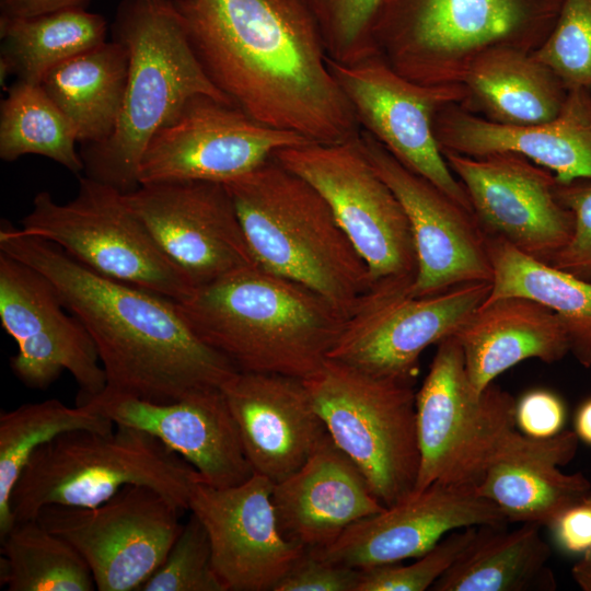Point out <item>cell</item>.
Masks as SVG:
<instances>
[{"mask_svg":"<svg viewBox=\"0 0 591 591\" xmlns=\"http://www.w3.org/2000/svg\"><path fill=\"white\" fill-rule=\"evenodd\" d=\"M573 581L583 591H591V549L580 556L571 568Z\"/></svg>","mask_w":591,"mask_h":591,"instance_id":"bcb514c9","label":"cell"},{"mask_svg":"<svg viewBox=\"0 0 591 591\" xmlns=\"http://www.w3.org/2000/svg\"><path fill=\"white\" fill-rule=\"evenodd\" d=\"M90 0H0V16L26 19L68 9H86Z\"/></svg>","mask_w":591,"mask_h":591,"instance_id":"ee69618b","label":"cell"},{"mask_svg":"<svg viewBox=\"0 0 591 591\" xmlns=\"http://www.w3.org/2000/svg\"><path fill=\"white\" fill-rule=\"evenodd\" d=\"M105 19L85 9H68L26 19L0 16L1 83L10 74L40 84L63 60L106 40Z\"/></svg>","mask_w":591,"mask_h":591,"instance_id":"1f68e13d","label":"cell"},{"mask_svg":"<svg viewBox=\"0 0 591 591\" xmlns=\"http://www.w3.org/2000/svg\"><path fill=\"white\" fill-rule=\"evenodd\" d=\"M413 280L373 285L328 358L376 375L415 381L422 351L454 336L491 289V281H476L417 297L410 292Z\"/></svg>","mask_w":591,"mask_h":591,"instance_id":"7c38bea8","label":"cell"},{"mask_svg":"<svg viewBox=\"0 0 591 591\" xmlns=\"http://www.w3.org/2000/svg\"><path fill=\"white\" fill-rule=\"evenodd\" d=\"M221 391L254 473L274 484L299 470L328 434L301 379L239 371Z\"/></svg>","mask_w":591,"mask_h":591,"instance_id":"603a6c76","label":"cell"},{"mask_svg":"<svg viewBox=\"0 0 591 591\" xmlns=\"http://www.w3.org/2000/svg\"><path fill=\"white\" fill-rule=\"evenodd\" d=\"M223 184L257 265L351 315L373 283L324 197L274 157Z\"/></svg>","mask_w":591,"mask_h":591,"instance_id":"277c9868","label":"cell"},{"mask_svg":"<svg viewBox=\"0 0 591 591\" xmlns=\"http://www.w3.org/2000/svg\"><path fill=\"white\" fill-rule=\"evenodd\" d=\"M89 404L115 425L157 438L181 455L200 479L217 488L246 482L254 471L221 389L158 403L104 389Z\"/></svg>","mask_w":591,"mask_h":591,"instance_id":"7402d4cb","label":"cell"},{"mask_svg":"<svg viewBox=\"0 0 591 591\" xmlns=\"http://www.w3.org/2000/svg\"><path fill=\"white\" fill-rule=\"evenodd\" d=\"M560 201L572 212L573 233L549 265L591 282V181L557 186Z\"/></svg>","mask_w":591,"mask_h":591,"instance_id":"ab89813d","label":"cell"},{"mask_svg":"<svg viewBox=\"0 0 591 591\" xmlns=\"http://www.w3.org/2000/svg\"><path fill=\"white\" fill-rule=\"evenodd\" d=\"M564 553L583 555L591 549V493L566 508L549 525Z\"/></svg>","mask_w":591,"mask_h":591,"instance_id":"7bdbcfd3","label":"cell"},{"mask_svg":"<svg viewBox=\"0 0 591 591\" xmlns=\"http://www.w3.org/2000/svg\"><path fill=\"white\" fill-rule=\"evenodd\" d=\"M197 471L157 438L116 425L111 432L73 430L39 447L10 497L14 521L35 520L46 506L91 508L124 486H148L189 510Z\"/></svg>","mask_w":591,"mask_h":591,"instance_id":"52a82bcc","label":"cell"},{"mask_svg":"<svg viewBox=\"0 0 591 591\" xmlns=\"http://www.w3.org/2000/svg\"><path fill=\"white\" fill-rule=\"evenodd\" d=\"M442 154L487 235L547 264L569 242L575 218L558 198L551 171L514 153Z\"/></svg>","mask_w":591,"mask_h":591,"instance_id":"ac0fdd59","label":"cell"},{"mask_svg":"<svg viewBox=\"0 0 591 591\" xmlns=\"http://www.w3.org/2000/svg\"><path fill=\"white\" fill-rule=\"evenodd\" d=\"M360 146L407 216L417 258L410 292L433 296L452 287L491 281L487 234L473 212L402 164L361 129Z\"/></svg>","mask_w":591,"mask_h":591,"instance_id":"d6986e66","label":"cell"},{"mask_svg":"<svg viewBox=\"0 0 591 591\" xmlns=\"http://www.w3.org/2000/svg\"><path fill=\"white\" fill-rule=\"evenodd\" d=\"M478 526L450 532L409 565L387 564L360 569L357 591H424L452 566L474 540Z\"/></svg>","mask_w":591,"mask_h":591,"instance_id":"f35d334b","label":"cell"},{"mask_svg":"<svg viewBox=\"0 0 591 591\" xmlns=\"http://www.w3.org/2000/svg\"><path fill=\"white\" fill-rule=\"evenodd\" d=\"M579 438L573 430L533 439L520 431L489 466L476 491L507 521L547 526L569 506L591 493L581 472L559 470L573 460Z\"/></svg>","mask_w":591,"mask_h":591,"instance_id":"484cf974","label":"cell"},{"mask_svg":"<svg viewBox=\"0 0 591 591\" xmlns=\"http://www.w3.org/2000/svg\"><path fill=\"white\" fill-rule=\"evenodd\" d=\"M573 431L583 443L591 445V397L577 409L573 419Z\"/></svg>","mask_w":591,"mask_h":591,"instance_id":"f6af8a7d","label":"cell"},{"mask_svg":"<svg viewBox=\"0 0 591 591\" xmlns=\"http://www.w3.org/2000/svg\"><path fill=\"white\" fill-rule=\"evenodd\" d=\"M22 233L50 242L103 276L148 289L175 302L194 289L132 210L126 193L89 176L76 197L57 202L40 192L21 221Z\"/></svg>","mask_w":591,"mask_h":591,"instance_id":"30bf717a","label":"cell"},{"mask_svg":"<svg viewBox=\"0 0 591 591\" xmlns=\"http://www.w3.org/2000/svg\"><path fill=\"white\" fill-rule=\"evenodd\" d=\"M139 591H225L213 570L207 530L193 512L163 563Z\"/></svg>","mask_w":591,"mask_h":591,"instance_id":"74e56055","label":"cell"},{"mask_svg":"<svg viewBox=\"0 0 591 591\" xmlns=\"http://www.w3.org/2000/svg\"><path fill=\"white\" fill-rule=\"evenodd\" d=\"M328 66L361 129L406 167L473 212L433 130L434 117L441 108L464 104L467 99L464 84H418L395 71L378 51L351 63L328 58Z\"/></svg>","mask_w":591,"mask_h":591,"instance_id":"5bb4252c","label":"cell"},{"mask_svg":"<svg viewBox=\"0 0 591 591\" xmlns=\"http://www.w3.org/2000/svg\"><path fill=\"white\" fill-rule=\"evenodd\" d=\"M563 0H386L373 30L378 53L424 85L462 83L472 63L498 48L535 51Z\"/></svg>","mask_w":591,"mask_h":591,"instance_id":"8992f818","label":"cell"},{"mask_svg":"<svg viewBox=\"0 0 591 591\" xmlns=\"http://www.w3.org/2000/svg\"><path fill=\"white\" fill-rule=\"evenodd\" d=\"M128 70L126 47L105 40L51 68L40 85L71 121L78 142L99 144L118 123Z\"/></svg>","mask_w":591,"mask_h":591,"instance_id":"f1b7e54d","label":"cell"},{"mask_svg":"<svg viewBox=\"0 0 591 591\" xmlns=\"http://www.w3.org/2000/svg\"><path fill=\"white\" fill-rule=\"evenodd\" d=\"M273 487L254 473L232 487L199 478L192 488L189 511L207 530L213 570L225 591H274L306 549L280 531Z\"/></svg>","mask_w":591,"mask_h":591,"instance_id":"ffe728a7","label":"cell"},{"mask_svg":"<svg viewBox=\"0 0 591 591\" xmlns=\"http://www.w3.org/2000/svg\"><path fill=\"white\" fill-rule=\"evenodd\" d=\"M0 540V582L8 591L96 589L80 553L36 519L16 521Z\"/></svg>","mask_w":591,"mask_h":591,"instance_id":"836d02e7","label":"cell"},{"mask_svg":"<svg viewBox=\"0 0 591 591\" xmlns=\"http://www.w3.org/2000/svg\"><path fill=\"white\" fill-rule=\"evenodd\" d=\"M182 510L155 489L124 486L91 508L46 506L36 520L69 542L99 591H139L183 529Z\"/></svg>","mask_w":591,"mask_h":591,"instance_id":"4fadbf2b","label":"cell"},{"mask_svg":"<svg viewBox=\"0 0 591 591\" xmlns=\"http://www.w3.org/2000/svg\"><path fill=\"white\" fill-rule=\"evenodd\" d=\"M462 83L463 105L486 119L511 126L544 123L563 109L568 90L532 53L498 48L479 56Z\"/></svg>","mask_w":591,"mask_h":591,"instance_id":"83f0119b","label":"cell"},{"mask_svg":"<svg viewBox=\"0 0 591 591\" xmlns=\"http://www.w3.org/2000/svg\"><path fill=\"white\" fill-rule=\"evenodd\" d=\"M0 320L18 346L11 369L26 386L46 389L67 370L79 385L78 403L106 387L95 344L84 325L46 277L2 252Z\"/></svg>","mask_w":591,"mask_h":591,"instance_id":"2e32d148","label":"cell"},{"mask_svg":"<svg viewBox=\"0 0 591 591\" xmlns=\"http://www.w3.org/2000/svg\"><path fill=\"white\" fill-rule=\"evenodd\" d=\"M306 143L311 142L258 123L233 104L197 95L152 137L140 160L138 183H225L279 150Z\"/></svg>","mask_w":591,"mask_h":591,"instance_id":"9a60e30c","label":"cell"},{"mask_svg":"<svg viewBox=\"0 0 591 591\" xmlns=\"http://www.w3.org/2000/svg\"><path fill=\"white\" fill-rule=\"evenodd\" d=\"M274 158L324 197L364 259L373 285L415 278L417 258L407 216L364 154L359 137L338 144L286 148Z\"/></svg>","mask_w":591,"mask_h":591,"instance_id":"8fae6325","label":"cell"},{"mask_svg":"<svg viewBox=\"0 0 591 591\" xmlns=\"http://www.w3.org/2000/svg\"><path fill=\"white\" fill-rule=\"evenodd\" d=\"M540 525L522 523L515 530L478 526L477 533L452 566L431 587L433 591L553 590L546 566L552 552Z\"/></svg>","mask_w":591,"mask_h":591,"instance_id":"f546056e","label":"cell"},{"mask_svg":"<svg viewBox=\"0 0 591 591\" xmlns=\"http://www.w3.org/2000/svg\"><path fill=\"white\" fill-rule=\"evenodd\" d=\"M329 59L356 62L376 53L373 30L386 0H303Z\"/></svg>","mask_w":591,"mask_h":591,"instance_id":"8d00e7d4","label":"cell"},{"mask_svg":"<svg viewBox=\"0 0 591 591\" xmlns=\"http://www.w3.org/2000/svg\"><path fill=\"white\" fill-rule=\"evenodd\" d=\"M76 130L40 84L18 80L0 106V158L43 155L74 174L84 171Z\"/></svg>","mask_w":591,"mask_h":591,"instance_id":"e575fe53","label":"cell"},{"mask_svg":"<svg viewBox=\"0 0 591 591\" xmlns=\"http://www.w3.org/2000/svg\"><path fill=\"white\" fill-rule=\"evenodd\" d=\"M115 424L89 404L70 407L57 398L27 403L0 414V537L15 523L10 497L32 454L73 430L111 432Z\"/></svg>","mask_w":591,"mask_h":591,"instance_id":"d6a6232c","label":"cell"},{"mask_svg":"<svg viewBox=\"0 0 591 591\" xmlns=\"http://www.w3.org/2000/svg\"><path fill=\"white\" fill-rule=\"evenodd\" d=\"M271 499L282 534L306 549L328 546L349 525L385 508L329 434L299 470L274 484Z\"/></svg>","mask_w":591,"mask_h":591,"instance_id":"d4e9b609","label":"cell"},{"mask_svg":"<svg viewBox=\"0 0 591 591\" xmlns=\"http://www.w3.org/2000/svg\"><path fill=\"white\" fill-rule=\"evenodd\" d=\"M126 199L194 288L257 265L223 183L142 184Z\"/></svg>","mask_w":591,"mask_h":591,"instance_id":"e0dca14e","label":"cell"},{"mask_svg":"<svg viewBox=\"0 0 591 591\" xmlns=\"http://www.w3.org/2000/svg\"><path fill=\"white\" fill-rule=\"evenodd\" d=\"M487 247L493 279L485 302L524 297L547 306L567 329L570 354L591 368V282L522 253L502 237L487 235Z\"/></svg>","mask_w":591,"mask_h":591,"instance_id":"4dcf8cb0","label":"cell"},{"mask_svg":"<svg viewBox=\"0 0 591 591\" xmlns=\"http://www.w3.org/2000/svg\"><path fill=\"white\" fill-rule=\"evenodd\" d=\"M441 152L468 157L514 153L551 171L558 183L591 181V92L568 90L553 119L523 126L502 125L459 103L441 108L433 120Z\"/></svg>","mask_w":591,"mask_h":591,"instance_id":"cb8c5ba5","label":"cell"},{"mask_svg":"<svg viewBox=\"0 0 591 591\" xmlns=\"http://www.w3.org/2000/svg\"><path fill=\"white\" fill-rule=\"evenodd\" d=\"M112 30L129 56L124 104L112 136L80 155L85 176L129 193L148 143L190 99L232 103L207 77L173 0H121Z\"/></svg>","mask_w":591,"mask_h":591,"instance_id":"5b68a950","label":"cell"},{"mask_svg":"<svg viewBox=\"0 0 591 591\" xmlns=\"http://www.w3.org/2000/svg\"><path fill=\"white\" fill-rule=\"evenodd\" d=\"M207 77L237 108L311 143L361 127L303 0H173Z\"/></svg>","mask_w":591,"mask_h":591,"instance_id":"6da1fadb","label":"cell"},{"mask_svg":"<svg viewBox=\"0 0 591 591\" xmlns=\"http://www.w3.org/2000/svg\"><path fill=\"white\" fill-rule=\"evenodd\" d=\"M566 406L563 399L547 390H532L515 404V425L519 431L533 439H547L564 430Z\"/></svg>","mask_w":591,"mask_h":591,"instance_id":"b9f144b4","label":"cell"},{"mask_svg":"<svg viewBox=\"0 0 591 591\" xmlns=\"http://www.w3.org/2000/svg\"><path fill=\"white\" fill-rule=\"evenodd\" d=\"M303 381L328 434L381 503L390 507L409 496L420 466L415 381L331 358Z\"/></svg>","mask_w":591,"mask_h":591,"instance_id":"ba28073f","label":"cell"},{"mask_svg":"<svg viewBox=\"0 0 591 591\" xmlns=\"http://www.w3.org/2000/svg\"><path fill=\"white\" fill-rule=\"evenodd\" d=\"M0 252L51 282L91 335L106 390L167 403L221 389L239 372L197 336L174 300L97 274L8 220L0 225Z\"/></svg>","mask_w":591,"mask_h":591,"instance_id":"7a4b0ae2","label":"cell"},{"mask_svg":"<svg viewBox=\"0 0 591 591\" xmlns=\"http://www.w3.org/2000/svg\"><path fill=\"white\" fill-rule=\"evenodd\" d=\"M176 303L197 336L239 371L301 380L328 359L350 316L258 265L197 286Z\"/></svg>","mask_w":591,"mask_h":591,"instance_id":"3957f363","label":"cell"},{"mask_svg":"<svg viewBox=\"0 0 591 591\" xmlns=\"http://www.w3.org/2000/svg\"><path fill=\"white\" fill-rule=\"evenodd\" d=\"M532 54L567 90L591 92V0H563L549 34Z\"/></svg>","mask_w":591,"mask_h":591,"instance_id":"d590c367","label":"cell"},{"mask_svg":"<svg viewBox=\"0 0 591 591\" xmlns=\"http://www.w3.org/2000/svg\"><path fill=\"white\" fill-rule=\"evenodd\" d=\"M508 523L476 488L433 484L356 521L332 544L312 551L333 563L366 569L418 558L459 529Z\"/></svg>","mask_w":591,"mask_h":591,"instance_id":"44dd1931","label":"cell"},{"mask_svg":"<svg viewBox=\"0 0 591 591\" xmlns=\"http://www.w3.org/2000/svg\"><path fill=\"white\" fill-rule=\"evenodd\" d=\"M515 404L495 383L476 393L457 339L441 340L416 392L420 466L414 491L433 484L476 488L519 432Z\"/></svg>","mask_w":591,"mask_h":591,"instance_id":"9c48e42d","label":"cell"},{"mask_svg":"<svg viewBox=\"0 0 591 591\" xmlns=\"http://www.w3.org/2000/svg\"><path fill=\"white\" fill-rule=\"evenodd\" d=\"M360 569L305 549L274 591H357Z\"/></svg>","mask_w":591,"mask_h":591,"instance_id":"60d3db41","label":"cell"},{"mask_svg":"<svg viewBox=\"0 0 591 591\" xmlns=\"http://www.w3.org/2000/svg\"><path fill=\"white\" fill-rule=\"evenodd\" d=\"M454 337L461 346L471 385L478 394L523 360L553 363L570 352L569 336L559 316L524 297L483 303Z\"/></svg>","mask_w":591,"mask_h":591,"instance_id":"4316f807","label":"cell"}]
</instances>
